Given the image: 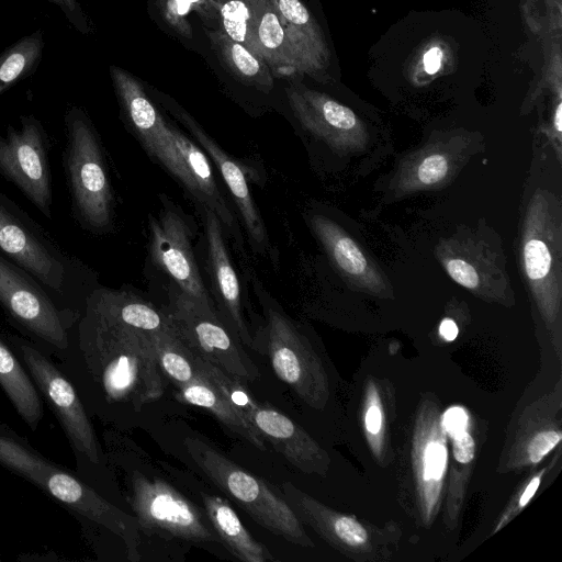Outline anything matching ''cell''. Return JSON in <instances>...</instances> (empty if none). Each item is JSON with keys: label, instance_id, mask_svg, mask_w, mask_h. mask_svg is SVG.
Listing matches in <instances>:
<instances>
[{"label": "cell", "instance_id": "cell-29", "mask_svg": "<svg viewBox=\"0 0 562 562\" xmlns=\"http://www.w3.org/2000/svg\"><path fill=\"white\" fill-rule=\"evenodd\" d=\"M44 47V33L36 30L1 52L0 95L36 71L43 58Z\"/></svg>", "mask_w": 562, "mask_h": 562}, {"label": "cell", "instance_id": "cell-5", "mask_svg": "<svg viewBox=\"0 0 562 562\" xmlns=\"http://www.w3.org/2000/svg\"><path fill=\"white\" fill-rule=\"evenodd\" d=\"M184 447L200 470L257 524L289 542L311 546L300 518L268 483L200 438H187Z\"/></svg>", "mask_w": 562, "mask_h": 562}, {"label": "cell", "instance_id": "cell-13", "mask_svg": "<svg viewBox=\"0 0 562 562\" xmlns=\"http://www.w3.org/2000/svg\"><path fill=\"white\" fill-rule=\"evenodd\" d=\"M150 255L179 291L203 303L213 304L195 260L191 231L179 210L166 207L158 217L149 216Z\"/></svg>", "mask_w": 562, "mask_h": 562}, {"label": "cell", "instance_id": "cell-12", "mask_svg": "<svg viewBox=\"0 0 562 562\" xmlns=\"http://www.w3.org/2000/svg\"><path fill=\"white\" fill-rule=\"evenodd\" d=\"M121 111L146 151L181 183L183 168L175 147L170 125L165 122L138 80L117 66H110Z\"/></svg>", "mask_w": 562, "mask_h": 562}, {"label": "cell", "instance_id": "cell-17", "mask_svg": "<svg viewBox=\"0 0 562 562\" xmlns=\"http://www.w3.org/2000/svg\"><path fill=\"white\" fill-rule=\"evenodd\" d=\"M165 104L213 160L234 198L252 245L259 251L269 249L266 227L252 200L250 188L240 165L226 154L196 121L178 104L170 100L165 101Z\"/></svg>", "mask_w": 562, "mask_h": 562}, {"label": "cell", "instance_id": "cell-34", "mask_svg": "<svg viewBox=\"0 0 562 562\" xmlns=\"http://www.w3.org/2000/svg\"><path fill=\"white\" fill-rule=\"evenodd\" d=\"M55 4L65 15L69 24L83 35L92 32L91 22L79 0H46Z\"/></svg>", "mask_w": 562, "mask_h": 562}, {"label": "cell", "instance_id": "cell-23", "mask_svg": "<svg viewBox=\"0 0 562 562\" xmlns=\"http://www.w3.org/2000/svg\"><path fill=\"white\" fill-rule=\"evenodd\" d=\"M176 395L187 404L209 411L227 430L259 450H266L265 437L201 373L198 380L178 387Z\"/></svg>", "mask_w": 562, "mask_h": 562}, {"label": "cell", "instance_id": "cell-16", "mask_svg": "<svg viewBox=\"0 0 562 562\" xmlns=\"http://www.w3.org/2000/svg\"><path fill=\"white\" fill-rule=\"evenodd\" d=\"M202 212L216 311L240 342L254 348L255 338L244 317L240 285L226 248L223 225L212 210L202 206Z\"/></svg>", "mask_w": 562, "mask_h": 562}, {"label": "cell", "instance_id": "cell-30", "mask_svg": "<svg viewBox=\"0 0 562 562\" xmlns=\"http://www.w3.org/2000/svg\"><path fill=\"white\" fill-rule=\"evenodd\" d=\"M222 30L234 41L260 57L256 30L269 0H217ZM261 58V57H260Z\"/></svg>", "mask_w": 562, "mask_h": 562}, {"label": "cell", "instance_id": "cell-21", "mask_svg": "<svg viewBox=\"0 0 562 562\" xmlns=\"http://www.w3.org/2000/svg\"><path fill=\"white\" fill-rule=\"evenodd\" d=\"M86 304L113 321L147 334L176 328L167 310L161 311L125 290L95 288Z\"/></svg>", "mask_w": 562, "mask_h": 562}, {"label": "cell", "instance_id": "cell-19", "mask_svg": "<svg viewBox=\"0 0 562 562\" xmlns=\"http://www.w3.org/2000/svg\"><path fill=\"white\" fill-rule=\"evenodd\" d=\"M311 225L344 277L364 290H385L384 281L375 267L340 226L324 216H313Z\"/></svg>", "mask_w": 562, "mask_h": 562}, {"label": "cell", "instance_id": "cell-36", "mask_svg": "<svg viewBox=\"0 0 562 562\" xmlns=\"http://www.w3.org/2000/svg\"><path fill=\"white\" fill-rule=\"evenodd\" d=\"M561 440V434L555 430L539 432L528 446V456L531 462H539Z\"/></svg>", "mask_w": 562, "mask_h": 562}, {"label": "cell", "instance_id": "cell-28", "mask_svg": "<svg viewBox=\"0 0 562 562\" xmlns=\"http://www.w3.org/2000/svg\"><path fill=\"white\" fill-rule=\"evenodd\" d=\"M161 373L176 389L199 379L193 351L178 335L177 329L149 334Z\"/></svg>", "mask_w": 562, "mask_h": 562}, {"label": "cell", "instance_id": "cell-39", "mask_svg": "<svg viewBox=\"0 0 562 562\" xmlns=\"http://www.w3.org/2000/svg\"><path fill=\"white\" fill-rule=\"evenodd\" d=\"M442 53L438 47L430 48L424 56V67L428 74H435L440 68Z\"/></svg>", "mask_w": 562, "mask_h": 562}, {"label": "cell", "instance_id": "cell-37", "mask_svg": "<svg viewBox=\"0 0 562 562\" xmlns=\"http://www.w3.org/2000/svg\"><path fill=\"white\" fill-rule=\"evenodd\" d=\"M453 456L460 463H469L475 452V443L473 438L465 431L453 437Z\"/></svg>", "mask_w": 562, "mask_h": 562}, {"label": "cell", "instance_id": "cell-8", "mask_svg": "<svg viewBox=\"0 0 562 562\" xmlns=\"http://www.w3.org/2000/svg\"><path fill=\"white\" fill-rule=\"evenodd\" d=\"M130 504L139 531L198 546L223 544L205 510H200L167 482L135 471Z\"/></svg>", "mask_w": 562, "mask_h": 562}, {"label": "cell", "instance_id": "cell-32", "mask_svg": "<svg viewBox=\"0 0 562 562\" xmlns=\"http://www.w3.org/2000/svg\"><path fill=\"white\" fill-rule=\"evenodd\" d=\"M452 160L447 153H423L406 172V189L431 188L447 179L452 168Z\"/></svg>", "mask_w": 562, "mask_h": 562}, {"label": "cell", "instance_id": "cell-14", "mask_svg": "<svg viewBox=\"0 0 562 562\" xmlns=\"http://www.w3.org/2000/svg\"><path fill=\"white\" fill-rule=\"evenodd\" d=\"M261 303L266 317V351L274 374L304 400H313L316 368L302 334L267 295L261 296Z\"/></svg>", "mask_w": 562, "mask_h": 562}, {"label": "cell", "instance_id": "cell-3", "mask_svg": "<svg viewBox=\"0 0 562 562\" xmlns=\"http://www.w3.org/2000/svg\"><path fill=\"white\" fill-rule=\"evenodd\" d=\"M0 464L38 486L80 516L101 525L125 543L131 561H138L139 528L128 515L79 476L49 462L24 438L0 423Z\"/></svg>", "mask_w": 562, "mask_h": 562}, {"label": "cell", "instance_id": "cell-35", "mask_svg": "<svg viewBox=\"0 0 562 562\" xmlns=\"http://www.w3.org/2000/svg\"><path fill=\"white\" fill-rule=\"evenodd\" d=\"M446 448L437 442L429 443L424 457V477L426 480L441 477L446 468Z\"/></svg>", "mask_w": 562, "mask_h": 562}, {"label": "cell", "instance_id": "cell-38", "mask_svg": "<svg viewBox=\"0 0 562 562\" xmlns=\"http://www.w3.org/2000/svg\"><path fill=\"white\" fill-rule=\"evenodd\" d=\"M468 416L461 407L449 408L443 416V427L446 431L454 437L464 431Z\"/></svg>", "mask_w": 562, "mask_h": 562}, {"label": "cell", "instance_id": "cell-40", "mask_svg": "<svg viewBox=\"0 0 562 562\" xmlns=\"http://www.w3.org/2000/svg\"><path fill=\"white\" fill-rule=\"evenodd\" d=\"M382 424L381 411L378 406H371L366 415V426L371 434H378Z\"/></svg>", "mask_w": 562, "mask_h": 562}, {"label": "cell", "instance_id": "cell-27", "mask_svg": "<svg viewBox=\"0 0 562 562\" xmlns=\"http://www.w3.org/2000/svg\"><path fill=\"white\" fill-rule=\"evenodd\" d=\"M256 42L261 59L279 76L290 77L302 72L283 25L271 3L260 16L256 30Z\"/></svg>", "mask_w": 562, "mask_h": 562}, {"label": "cell", "instance_id": "cell-18", "mask_svg": "<svg viewBox=\"0 0 562 562\" xmlns=\"http://www.w3.org/2000/svg\"><path fill=\"white\" fill-rule=\"evenodd\" d=\"M170 130L183 168L182 184L201 206L212 210L217 215L223 227L240 245L243 238L237 221L218 190L204 150L175 126L170 125Z\"/></svg>", "mask_w": 562, "mask_h": 562}, {"label": "cell", "instance_id": "cell-41", "mask_svg": "<svg viewBox=\"0 0 562 562\" xmlns=\"http://www.w3.org/2000/svg\"><path fill=\"white\" fill-rule=\"evenodd\" d=\"M439 333L446 340L451 341L457 338L459 329L452 319L445 318L439 326Z\"/></svg>", "mask_w": 562, "mask_h": 562}, {"label": "cell", "instance_id": "cell-22", "mask_svg": "<svg viewBox=\"0 0 562 562\" xmlns=\"http://www.w3.org/2000/svg\"><path fill=\"white\" fill-rule=\"evenodd\" d=\"M205 514L223 546L245 562L276 561L268 548L258 542L244 527L228 502L217 495L202 493Z\"/></svg>", "mask_w": 562, "mask_h": 562}, {"label": "cell", "instance_id": "cell-6", "mask_svg": "<svg viewBox=\"0 0 562 562\" xmlns=\"http://www.w3.org/2000/svg\"><path fill=\"white\" fill-rule=\"evenodd\" d=\"M9 345L61 425L80 475L89 467L101 465L103 456L94 429L71 382L34 341L10 335Z\"/></svg>", "mask_w": 562, "mask_h": 562}, {"label": "cell", "instance_id": "cell-31", "mask_svg": "<svg viewBox=\"0 0 562 562\" xmlns=\"http://www.w3.org/2000/svg\"><path fill=\"white\" fill-rule=\"evenodd\" d=\"M441 262L447 273L460 285L473 291L490 290V262L483 259V254L475 250H463L456 241H450L442 248Z\"/></svg>", "mask_w": 562, "mask_h": 562}, {"label": "cell", "instance_id": "cell-4", "mask_svg": "<svg viewBox=\"0 0 562 562\" xmlns=\"http://www.w3.org/2000/svg\"><path fill=\"white\" fill-rule=\"evenodd\" d=\"M64 122L63 166L72 216L86 232L106 234L113 227L114 196L99 134L78 105L67 109Z\"/></svg>", "mask_w": 562, "mask_h": 562}, {"label": "cell", "instance_id": "cell-24", "mask_svg": "<svg viewBox=\"0 0 562 562\" xmlns=\"http://www.w3.org/2000/svg\"><path fill=\"white\" fill-rule=\"evenodd\" d=\"M0 386L24 423L36 430L44 415L41 394L15 352L1 338Z\"/></svg>", "mask_w": 562, "mask_h": 562}, {"label": "cell", "instance_id": "cell-10", "mask_svg": "<svg viewBox=\"0 0 562 562\" xmlns=\"http://www.w3.org/2000/svg\"><path fill=\"white\" fill-rule=\"evenodd\" d=\"M167 312L178 335L194 353L240 381H255L260 378L259 369L213 304L203 303L178 291L172 293Z\"/></svg>", "mask_w": 562, "mask_h": 562}, {"label": "cell", "instance_id": "cell-26", "mask_svg": "<svg viewBox=\"0 0 562 562\" xmlns=\"http://www.w3.org/2000/svg\"><path fill=\"white\" fill-rule=\"evenodd\" d=\"M206 34L218 59L238 81L263 92L273 88L272 71L260 57L231 38L222 29L209 30Z\"/></svg>", "mask_w": 562, "mask_h": 562}, {"label": "cell", "instance_id": "cell-2", "mask_svg": "<svg viewBox=\"0 0 562 562\" xmlns=\"http://www.w3.org/2000/svg\"><path fill=\"white\" fill-rule=\"evenodd\" d=\"M0 252L33 276L61 305L83 313L91 293L88 268L1 191Z\"/></svg>", "mask_w": 562, "mask_h": 562}, {"label": "cell", "instance_id": "cell-9", "mask_svg": "<svg viewBox=\"0 0 562 562\" xmlns=\"http://www.w3.org/2000/svg\"><path fill=\"white\" fill-rule=\"evenodd\" d=\"M561 207L547 191L531 198L521 240V263L537 302L554 312L561 297Z\"/></svg>", "mask_w": 562, "mask_h": 562}, {"label": "cell", "instance_id": "cell-15", "mask_svg": "<svg viewBox=\"0 0 562 562\" xmlns=\"http://www.w3.org/2000/svg\"><path fill=\"white\" fill-rule=\"evenodd\" d=\"M289 105L301 125L330 148L347 153L360 149L364 140L357 130L355 113L347 106L307 88L289 82Z\"/></svg>", "mask_w": 562, "mask_h": 562}, {"label": "cell", "instance_id": "cell-43", "mask_svg": "<svg viewBox=\"0 0 562 562\" xmlns=\"http://www.w3.org/2000/svg\"><path fill=\"white\" fill-rule=\"evenodd\" d=\"M553 127L560 138L561 130H562V104L559 103L555 110V114L553 117Z\"/></svg>", "mask_w": 562, "mask_h": 562}, {"label": "cell", "instance_id": "cell-42", "mask_svg": "<svg viewBox=\"0 0 562 562\" xmlns=\"http://www.w3.org/2000/svg\"><path fill=\"white\" fill-rule=\"evenodd\" d=\"M539 483H540V477L537 476V477H533L530 481V483L527 485V487H526L525 492L522 493L520 501H519V505L521 507L525 506L526 504H528L530 498L535 495V493L539 486Z\"/></svg>", "mask_w": 562, "mask_h": 562}, {"label": "cell", "instance_id": "cell-25", "mask_svg": "<svg viewBox=\"0 0 562 562\" xmlns=\"http://www.w3.org/2000/svg\"><path fill=\"white\" fill-rule=\"evenodd\" d=\"M269 1L283 25L302 72H311L319 65L322 45L310 12L300 0Z\"/></svg>", "mask_w": 562, "mask_h": 562}, {"label": "cell", "instance_id": "cell-20", "mask_svg": "<svg viewBox=\"0 0 562 562\" xmlns=\"http://www.w3.org/2000/svg\"><path fill=\"white\" fill-rule=\"evenodd\" d=\"M246 417L256 429L296 468L307 471L316 461V448L306 434L286 415L258 402Z\"/></svg>", "mask_w": 562, "mask_h": 562}, {"label": "cell", "instance_id": "cell-7", "mask_svg": "<svg viewBox=\"0 0 562 562\" xmlns=\"http://www.w3.org/2000/svg\"><path fill=\"white\" fill-rule=\"evenodd\" d=\"M0 307L40 347L57 356L66 350L69 330L81 316L1 252Z\"/></svg>", "mask_w": 562, "mask_h": 562}, {"label": "cell", "instance_id": "cell-33", "mask_svg": "<svg viewBox=\"0 0 562 562\" xmlns=\"http://www.w3.org/2000/svg\"><path fill=\"white\" fill-rule=\"evenodd\" d=\"M331 528L339 540L351 547L363 544L368 539L366 529L351 517L340 516L333 519Z\"/></svg>", "mask_w": 562, "mask_h": 562}, {"label": "cell", "instance_id": "cell-1", "mask_svg": "<svg viewBox=\"0 0 562 562\" xmlns=\"http://www.w3.org/2000/svg\"><path fill=\"white\" fill-rule=\"evenodd\" d=\"M59 369L82 404L140 409L164 395V374L149 334L113 321L89 304L69 330Z\"/></svg>", "mask_w": 562, "mask_h": 562}, {"label": "cell", "instance_id": "cell-11", "mask_svg": "<svg viewBox=\"0 0 562 562\" xmlns=\"http://www.w3.org/2000/svg\"><path fill=\"white\" fill-rule=\"evenodd\" d=\"M50 140L42 122L20 116V127L0 134V176L13 183L47 218L53 215V187L48 154Z\"/></svg>", "mask_w": 562, "mask_h": 562}]
</instances>
